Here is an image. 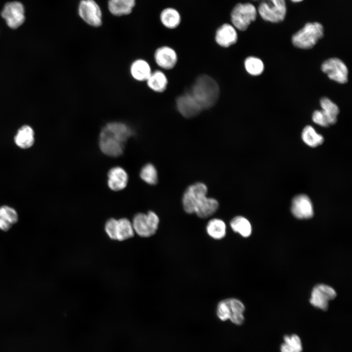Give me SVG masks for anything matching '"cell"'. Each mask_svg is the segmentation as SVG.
<instances>
[{
	"instance_id": "cell-1",
	"label": "cell",
	"mask_w": 352,
	"mask_h": 352,
	"mask_svg": "<svg viewBox=\"0 0 352 352\" xmlns=\"http://www.w3.org/2000/svg\"><path fill=\"white\" fill-rule=\"evenodd\" d=\"M133 134L131 128L125 123L108 122L100 131L99 148L103 154L109 156L118 157L123 153L126 142Z\"/></svg>"
},
{
	"instance_id": "cell-2",
	"label": "cell",
	"mask_w": 352,
	"mask_h": 352,
	"mask_svg": "<svg viewBox=\"0 0 352 352\" xmlns=\"http://www.w3.org/2000/svg\"><path fill=\"white\" fill-rule=\"evenodd\" d=\"M208 189L201 182L189 186L185 191L182 203L184 211L188 214L195 213L200 218L211 216L219 208V202L215 198L206 197Z\"/></svg>"
},
{
	"instance_id": "cell-3",
	"label": "cell",
	"mask_w": 352,
	"mask_h": 352,
	"mask_svg": "<svg viewBox=\"0 0 352 352\" xmlns=\"http://www.w3.org/2000/svg\"><path fill=\"white\" fill-rule=\"evenodd\" d=\"M189 92L202 109L205 110L215 105L219 99L220 88L213 78L208 75L202 74L196 78Z\"/></svg>"
},
{
	"instance_id": "cell-4",
	"label": "cell",
	"mask_w": 352,
	"mask_h": 352,
	"mask_svg": "<svg viewBox=\"0 0 352 352\" xmlns=\"http://www.w3.org/2000/svg\"><path fill=\"white\" fill-rule=\"evenodd\" d=\"M324 31L323 26L320 23L317 22H307L293 35L291 41L296 47L310 49L323 37Z\"/></svg>"
},
{
	"instance_id": "cell-5",
	"label": "cell",
	"mask_w": 352,
	"mask_h": 352,
	"mask_svg": "<svg viewBox=\"0 0 352 352\" xmlns=\"http://www.w3.org/2000/svg\"><path fill=\"white\" fill-rule=\"evenodd\" d=\"M258 16L257 9L250 2H239L232 9L230 22L233 26L241 31L246 30Z\"/></svg>"
},
{
	"instance_id": "cell-6",
	"label": "cell",
	"mask_w": 352,
	"mask_h": 352,
	"mask_svg": "<svg viewBox=\"0 0 352 352\" xmlns=\"http://www.w3.org/2000/svg\"><path fill=\"white\" fill-rule=\"evenodd\" d=\"M258 14L264 21L277 23L283 21L287 8L286 0H266L262 1L257 8Z\"/></svg>"
},
{
	"instance_id": "cell-7",
	"label": "cell",
	"mask_w": 352,
	"mask_h": 352,
	"mask_svg": "<svg viewBox=\"0 0 352 352\" xmlns=\"http://www.w3.org/2000/svg\"><path fill=\"white\" fill-rule=\"evenodd\" d=\"M159 222L158 216L154 212L149 211L146 214L141 213L136 214L132 225L133 230L139 236L149 237L155 233Z\"/></svg>"
},
{
	"instance_id": "cell-8",
	"label": "cell",
	"mask_w": 352,
	"mask_h": 352,
	"mask_svg": "<svg viewBox=\"0 0 352 352\" xmlns=\"http://www.w3.org/2000/svg\"><path fill=\"white\" fill-rule=\"evenodd\" d=\"M321 69L330 79L337 83L344 84L348 81V68L338 58H332L326 60L321 66Z\"/></svg>"
},
{
	"instance_id": "cell-9",
	"label": "cell",
	"mask_w": 352,
	"mask_h": 352,
	"mask_svg": "<svg viewBox=\"0 0 352 352\" xmlns=\"http://www.w3.org/2000/svg\"><path fill=\"white\" fill-rule=\"evenodd\" d=\"M80 17L88 24L93 27L102 25V12L94 0H82L78 8Z\"/></svg>"
},
{
	"instance_id": "cell-10",
	"label": "cell",
	"mask_w": 352,
	"mask_h": 352,
	"mask_svg": "<svg viewBox=\"0 0 352 352\" xmlns=\"http://www.w3.org/2000/svg\"><path fill=\"white\" fill-rule=\"evenodd\" d=\"M1 15L10 27L18 28L24 21L23 6L18 1L9 2L5 4Z\"/></svg>"
},
{
	"instance_id": "cell-11",
	"label": "cell",
	"mask_w": 352,
	"mask_h": 352,
	"mask_svg": "<svg viewBox=\"0 0 352 352\" xmlns=\"http://www.w3.org/2000/svg\"><path fill=\"white\" fill-rule=\"evenodd\" d=\"M336 296V293L331 287L324 284L317 285L312 290L310 303L314 307L326 311L328 308L329 301Z\"/></svg>"
},
{
	"instance_id": "cell-12",
	"label": "cell",
	"mask_w": 352,
	"mask_h": 352,
	"mask_svg": "<svg viewBox=\"0 0 352 352\" xmlns=\"http://www.w3.org/2000/svg\"><path fill=\"white\" fill-rule=\"evenodd\" d=\"M176 106L179 112L187 118L197 116L203 110L200 104L189 91L177 97Z\"/></svg>"
},
{
	"instance_id": "cell-13",
	"label": "cell",
	"mask_w": 352,
	"mask_h": 352,
	"mask_svg": "<svg viewBox=\"0 0 352 352\" xmlns=\"http://www.w3.org/2000/svg\"><path fill=\"white\" fill-rule=\"evenodd\" d=\"M291 212L299 219H308L313 215V206L309 198L305 195H299L292 200Z\"/></svg>"
},
{
	"instance_id": "cell-14",
	"label": "cell",
	"mask_w": 352,
	"mask_h": 352,
	"mask_svg": "<svg viewBox=\"0 0 352 352\" xmlns=\"http://www.w3.org/2000/svg\"><path fill=\"white\" fill-rule=\"evenodd\" d=\"M154 60L156 64L164 69H171L175 67L177 61L176 51L168 46H162L157 48L154 53Z\"/></svg>"
},
{
	"instance_id": "cell-15",
	"label": "cell",
	"mask_w": 352,
	"mask_h": 352,
	"mask_svg": "<svg viewBox=\"0 0 352 352\" xmlns=\"http://www.w3.org/2000/svg\"><path fill=\"white\" fill-rule=\"evenodd\" d=\"M237 29L232 24L224 23L218 27L215 33L216 42L223 47H228L238 41Z\"/></svg>"
},
{
	"instance_id": "cell-16",
	"label": "cell",
	"mask_w": 352,
	"mask_h": 352,
	"mask_svg": "<svg viewBox=\"0 0 352 352\" xmlns=\"http://www.w3.org/2000/svg\"><path fill=\"white\" fill-rule=\"evenodd\" d=\"M108 185L114 191H118L124 189L129 180L127 172L124 169L119 166L111 168L108 172Z\"/></svg>"
},
{
	"instance_id": "cell-17",
	"label": "cell",
	"mask_w": 352,
	"mask_h": 352,
	"mask_svg": "<svg viewBox=\"0 0 352 352\" xmlns=\"http://www.w3.org/2000/svg\"><path fill=\"white\" fill-rule=\"evenodd\" d=\"M149 63L142 58L136 59L130 65L129 72L132 78L136 81H146L152 73Z\"/></svg>"
},
{
	"instance_id": "cell-18",
	"label": "cell",
	"mask_w": 352,
	"mask_h": 352,
	"mask_svg": "<svg viewBox=\"0 0 352 352\" xmlns=\"http://www.w3.org/2000/svg\"><path fill=\"white\" fill-rule=\"evenodd\" d=\"M146 82L150 89L158 93L164 91L168 83L166 75L160 70L152 71Z\"/></svg>"
},
{
	"instance_id": "cell-19",
	"label": "cell",
	"mask_w": 352,
	"mask_h": 352,
	"mask_svg": "<svg viewBox=\"0 0 352 352\" xmlns=\"http://www.w3.org/2000/svg\"><path fill=\"white\" fill-rule=\"evenodd\" d=\"M160 20L164 27L173 29L179 25L181 17L177 10L170 7L162 10L160 14Z\"/></svg>"
},
{
	"instance_id": "cell-20",
	"label": "cell",
	"mask_w": 352,
	"mask_h": 352,
	"mask_svg": "<svg viewBox=\"0 0 352 352\" xmlns=\"http://www.w3.org/2000/svg\"><path fill=\"white\" fill-rule=\"evenodd\" d=\"M16 144L22 149L30 148L34 143V132L28 125L22 126L18 131L14 138Z\"/></svg>"
},
{
	"instance_id": "cell-21",
	"label": "cell",
	"mask_w": 352,
	"mask_h": 352,
	"mask_svg": "<svg viewBox=\"0 0 352 352\" xmlns=\"http://www.w3.org/2000/svg\"><path fill=\"white\" fill-rule=\"evenodd\" d=\"M229 311V320L237 325H242L244 321L243 312L245 309L244 305L242 302L236 298L226 299Z\"/></svg>"
},
{
	"instance_id": "cell-22",
	"label": "cell",
	"mask_w": 352,
	"mask_h": 352,
	"mask_svg": "<svg viewBox=\"0 0 352 352\" xmlns=\"http://www.w3.org/2000/svg\"><path fill=\"white\" fill-rule=\"evenodd\" d=\"M135 4V0H109L108 5L112 15L121 16L130 14Z\"/></svg>"
},
{
	"instance_id": "cell-23",
	"label": "cell",
	"mask_w": 352,
	"mask_h": 352,
	"mask_svg": "<svg viewBox=\"0 0 352 352\" xmlns=\"http://www.w3.org/2000/svg\"><path fill=\"white\" fill-rule=\"evenodd\" d=\"M322 111L327 118L330 125L334 124L337 121V116L339 110L338 106L327 97H323L320 100Z\"/></svg>"
},
{
	"instance_id": "cell-24",
	"label": "cell",
	"mask_w": 352,
	"mask_h": 352,
	"mask_svg": "<svg viewBox=\"0 0 352 352\" xmlns=\"http://www.w3.org/2000/svg\"><path fill=\"white\" fill-rule=\"evenodd\" d=\"M206 231L209 236L216 240H220L226 235L225 222L219 219L210 220L206 225Z\"/></svg>"
},
{
	"instance_id": "cell-25",
	"label": "cell",
	"mask_w": 352,
	"mask_h": 352,
	"mask_svg": "<svg viewBox=\"0 0 352 352\" xmlns=\"http://www.w3.org/2000/svg\"><path fill=\"white\" fill-rule=\"evenodd\" d=\"M281 352H302L303 346L300 337L295 334L286 335L280 347Z\"/></svg>"
},
{
	"instance_id": "cell-26",
	"label": "cell",
	"mask_w": 352,
	"mask_h": 352,
	"mask_svg": "<svg viewBox=\"0 0 352 352\" xmlns=\"http://www.w3.org/2000/svg\"><path fill=\"white\" fill-rule=\"evenodd\" d=\"M232 229L239 233L242 236L249 237L252 232V227L250 222L242 216H236L233 218L230 222Z\"/></svg>"
},
{
	"instance_id": "cell-27",
	"label": "cell",
	"mask_w": 352,
	"mask_h": 352,
	"mask_svg": "<svg viewBox=\"0 0 352 352\" xmlns=\"http://www.w3.org/2000/svg\"><path fill=\"white\" fill-rule=\"evenodd\" d=\"M302 138L303 141L311 147H316L324 141L322 135L318 134L311 126L308 125L303 129L302 132Z\"/></svg>"
},
{
	"instance_id": "cell-28",
	"label": "cell",
	"mask_w": 352,
	"mask_h": 352,
	"mask_svg": "<svg viewBox=\"0 0 352 352\" xmlns=\"http://www.w3.org/2000/svg\"><path fill=\"white\" fill-rule=\"evenodd\" d=\"M244 66L246 71L253 76L261 74L264 69L263 61L260 59L254 56L246 58L244 62Z\"/></svg>"
},
{
	"instance_id": "cell-29",
	"label": "cell",
	"mask_w": 352,
	"mask_h": 352,
	"mask_svg": "<svg viewBox=\"0 0 352 352\" xmlns=\"http://www.w3.org/2000/svg\"><path fill=\"white\" fill-rule=\"evenodd\" d=\"M117 221V240L124 241L132 237L134 230L130 221L126 218Z\"/></svg>"
},
{
	"instance_id": "cell-30",
	"label": "cell",
	"mask_w": 352,
	"mask_h": 352,
	"mask_svg": "<svg viewBox=\"0 0 352 352\" xmlns=\"http://www.w3.org/2000/svg\"><path fill=\"white\" fill-rule=\"evenodd\" d=\"M140 177L150 185H155L158 181L157 170L154 165L151 163H147L141 168Z\"/></svg>"
},
{
	"instance_id": "cell-31",
	"label": "cell",
	"mask_w": 352,
	"mask_h": 352,
	"mask_svg": "<svg viewBox=\"0 0 352 352\" xmlns=\"http://www.w3.org/2000/svg\"><path fill=\"white\" fill-rule=\"evenodd\" d=\"M0 217L11 225L16 223L18 220V215L16 211L6 205L0 207Z\"/></svg>"
},
{
	"instance_id": "cell-32",
	"label": "cell",
	"mask_w": 352,
	"mask_h": 352,
	"mask_svg": "<svg viewBox=\"0 0 352 352\" xmlns=\"http://www.w3.org/2000/svg\"><path fill=\"white\" fill-rule=\"evenodd\" d=\"M217 314L218 318L222 321L229 319V311L227 299L220 301L217 306Z\"/></svg>"
},
{
	"instance_id": "cell-33",
	"label": "cell",
	"mask_w": 352,
	"mask_h": 352,
	"mask_svg": "<svg viewBox=\"0 0 352 352\" xmlns=\"http://www.w3.org/2000/svg\"><path fill=\"white\" fill-rule=\"evenodd\" d=\"M117 220L111 218L109 219L105 224L106 232L113 240H117Z\"/></svg>"
},
{
	"instance_id": "cell-34",
	"label": "cell",
	"mask_w": 352,
	"mask_h": 352,
	"mask_svg": "<svg viewBox=\"0 0 352 352\" xmlns=\"http://www.w3.org/2000/svg\"><path fill=\"white\" fill-rule=\"evenodd\" d=\"M313 121L316 124L326 127L330 126L328 120L321 110H315L312 116Z\"/></svg>"
},
{
	"instance_id": "cell-35",
	"label": "cell",
	"mask_w": 352,
	"mask_h": 352,
	"mask_svg": "<svg viewBox=\"0 0 352 352\" xmlns=\"http://www.w3.org/2000/svg\"><path fill=\"white\" fill-rule=\"evenodd\" d=\"M12 225L5 220L0 217V229L2 231H8Z\"/></svg>"
},
{
	"instance_id": "cell-36",
	"label": "cell",
	"mask_w": 352,
	"mask_h": 352,
	"mask_svg": "<svg viewBox=\"0 0 352 352\" xmlns=\"http://www.w3.org/2000/svg\"><path fill=\"white\" fill-rule=\"evenodd\" d=\"M293 3H299L303 1L304 0H290Z\"/></svg>"
},
{
	"instance_id": "cell-37",
	"label": "cell",
	"mask_w": 352,
	"mask_h": 352,
	"mask_svg": "<svg viewBox=\"0 0 352 352\" xmlns=\"http://www.w3.org/2000/svg\"><path fill=\"white\" fill-rule=\"evenodd\" d=\"M254 0V1H258V0Z\"/></svg>"
}]
</instances>
